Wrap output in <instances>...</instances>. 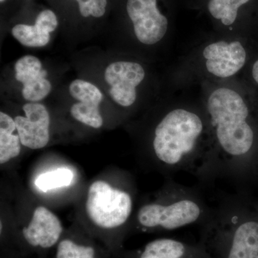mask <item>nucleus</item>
<instances>
[{
	"instance_id": "11",
	"label": "nucleus",
	"mask_w": 258,
	"mask_h": 258,
	"mask_svg": "<svg viewBox=\"0 0 258 258\" xmlns=\"http://www.w3.org/2000/svg\"><path fill=\"white\" fill-rule=\"evenodd\" d=\"M58 22L55 13L45 10L37 15L34 25L19 24L12 30L13 37L23 45L30 47L45 46L50 39V32L55 31Z\"/></svg>"
},
{
	"instance_id": "9",
	"label": "nucleus",
	"mask_w": 258,
	"mask_h": 258,
	"mask_svg": "<svg viewBox=\"0 0 258 258\" xmlns=\"http://www.w3.org/2000/svg\"><path fill=\"white\" fill-rule=\"evenodd\" d=\"M25 116L15 117V121L20 142L31 149H40L50 140V118L45 106L38 103L24 105Z\"/></svg>"
},
{
	"instance_id": "3",
	"label": "nucleus",
	"mask_w": 258,
	"mask_h": 258,
	"mask_svg": "<svg viewBox=\"0 0 258 258\" xmlns=\"http://www.w3.org/2000/svg\"><path fill=\"white\" fill-rule=\"evenodd\" d=\"M158 195L137 212V223L144 230H177L204 223L211 214L212 208L198 188L169 181Z\"/></svg>"
},
{
	"instance_id": "20",
	"label": "nucleus",
	"mask_w": 258,
	"mask_h": 258,
	"mask_svg": "<svg viewBox=\"0 0 258 258\" xmlns=\"http://www.w3.org/2000/svg\"><path fill=\"white\" fill-rule=\"evenodd\" d=\"M47 75V71L44 70L40 77L23 85L22 94L26 101L36 103L42 101L50 93L52 86L46 79Z\"/></svg>"
},
{
	"instance_id": "6",
	"label": "nucleus",
	"mask_w": 258,
	"mask_h": 258,
	"mask_svg": "<svg viewBox=\"0 0 258 258\" xmlns=\"http://www.w3.org/2000/svg\"><path fill=\"white\" fill-rule=\"evenodd\" d=\"M126 10L139 42L155 45L165 36L169 23L158 9L157 0H128Z\"/></svg>"
},
{
	"instance_id": "2",
	"label": "nucleus",
	"mask_w": 258,
	"mask_h": 258,
	"mask_svg": "<svg viewBox=\"0 0 258 258\" xmlns=\"http://www.w3.org/2000/svg\"><path fill=\"white\" fill-rule=\"evenodd\" d=\"M205 113L214 144V179L242 178L252 162L255 132L248 105L238 91L219 87L210 93Z\"/></svg>"
},
{
	"instance_id": "13",
	"label": "nucleus",
	"mask_w": 258,
	"mask_h": 258,
	"mask_svg": "<svg viewBox=\"0 0 258 258\" xmlns=\"http://www.w3.org/2000/svg\"><path fill=\"white\" fill-rule=\"evenodd\" d=\"M189 254V247L181 241L161 238L149 242L138 258H186Z\"/></svg>"
},
{
	"instance_id": "8",
	"label": "nucleus",
	"mask_w": 258,
	"mask_h": 258,
	"mask_svg": "<svg viewBox=\"0 0 258 258\" xmlns=\"http://www.w3.org/2000/svg\"><path fill=\"white\" fill-rule=\"evenodd\" d=\"M203 55L209 74L219 79L235 76L243 68L247 58L245 49L237 40L212 42L205 47Z\"/></svg>"
},
{
	"instance_id": "12",
	"label": "nucleus",
	"mask_w": 258,
	"mask_h": 258,
	"mask_svg": "<svg viewBox=\"0 0 258 258\" xmlns=\"http://www.w3.org/2000/svg\"><path fill=\"white\" fill-rule=\"evenodd\" d=\"M15 119L3 112L0 113V163L4 164L18 157L21 152L19 135H14L16 130Z\"/></svg>"
},
{
	"instance_id": "4",
	"label": "nucleus",
	"mask_w": 258,
	"mask_h": 258,
	"mask_svg": "<svg viewBox=\"0 0 258 258\" xmlns=\"http://www.w3.org/2000/svg\"><path fill=\"white\" fill-rule=\"evenodd\" d=\"M203 224L217 239L225 240V258H258V220L235 195L222 198Z\"/></svg>"
},
{
	"instance_id": "16",
	"label": "nucleus",
	"mask_w": 258,
	"mask_h": 258,
	"mask_svg": "<svg viewBox=\"0 0 258 258\" xmlns=\"http://www.w3.org/2000/svg\"><path fill=\"white\" fill-rule=\"evenodd\" d=\"M15 79L26 84L40 77L43 73L41 61L33 55H25L19 59L15 64Z\"/></svg>"
},
{
	"instance_id": "15",
	"label": "nucleus",
	"mask_w": 258,
	"mask_h": 258,
	"mask_svg": "<svg viewBox=\"0 0 258 258\" xmlns=\"http://www.w3.org/2000/svg\"><path fill=\"white\" fill-rule=\"evenodd\" d=\"M55 258L100 257L94 246L81 243L71 238H64L57 243Z\"/></svg>"
},
{
	"instance_id": "14",
	"label": "nucleus",
	"mask_w": 258,
	"mask_h": 258,
	"mask_svg": "<svg viewBox=\"0 0 258 258\" xmlns=\"http://www.w3.org/2000/svg\"><path fill=\"white\" fill-rule=\"evenodd\" d=\"M249 0H210L208 10L214 18L220 20L225 26L235 23L238 9Z\"/></svg>"
},
{
	"instance_id": "19",
	"label": "nucleus",
	"mask_w": 258,
	"mask_h": 258,
	"mask_svg": "<svg viewBox=\"0 0 258 258\" xmlns=\"http://www.w3.org/2000/svg\"><path fill=\"white\" fill-rule=\"evenodd\" d=\"M69 91L73 98L82 103L100 106L103 101V94L98 88L83 80L77 79L73 81L70 85Z\"/></svg>"
},
{
	"instance_id": "5",
	"label": "nucleus",
	"mask_w": 258,
	"mask_h": 258,
	"mask_svg": "<svg viewBox=\"0 0 258 258\" xmlns=\"http://www.w3.org/2000/svg\"><path fill=\"white\" fill-rule=\"evenodd\" d=\"M133 210L132 195L98 180L88 189L86 212L91 221L103 230H114L128 222Z\"/></svg>"
},
{
	"instance_id": "1",
	"label": "nucleus",
	"mask_w": 258,
	"mask_h": 258,
	"mask_svg": "<svg viewBox=\"0 0 258 258\" xmlns=\"http://www.w3.org/2000/svg\"><path fill=\"white\" fill-rule=\"evenodd\" d=\"M152 152L169 173H190L203 184L215 180L213 140L205 111L175 107L166 112L154 128Z\"/></svg>"
},
{
	"instance_id": "10",
	"label": "nucleus",
	"mask_w": 258,
	"mask_h": 258,
	"mask_svg": "<svg viewBox=\"0 0 258 258\" xmlns=\"http://www.w3.org/2000/svg\"><path fill=\"white\" fill-rule=\"evenodd\" d=\"M62 231L58 217L45 207H38L29 225L23 227L22 236L31 248L47 249L58 243Z\"/></svg>"
},
{
	"instance_id": "18",
	"label": "nucleus",
	"mask_w": 258,
	"mask_h": 258,
	"mask_svg": "<svg viewBox=\"0 0 258 258\" xmlns=\"http://www.w3.org/2000/svg\"><path fill=\"white\" fill-rule=\"evenodd\" d=\"M71 113L75 119L88 126L99 128L103 125V120L100 112L99 105L79 102L71 107Z\"/></svg>"
},
{
	"instance_id": "7",
	"label": "nucleus",
	"mask_w": 258,
	"mask_h": 258,
	"mask_svg": "<svg viewBox=\"0 0 258 258\" xmlns=\"http://www.w3.org/2000/svg\"><path fill=\"white\" fill-rule=\"evenodd\" d=\"M143 66L132 61H118L110 64L104 78L111 86L110 96L120 106H132L137 98V88L145 79Z\"/></svg>"
},
{
	"instance_id": "17",
	"label": "nucleus",
	"mask_w": 258,
	"mask_h": 258,
	"mask_svg": "<svg viewBox=\"0 0 258 258\" xmlns=\"http://www.w3.org/2000/svg\"><path fill=\"white\" fill-rule=\"evenodd\" d=\"M73 179L74 174L70 169H57L39 176L35 181V184L39 189L46 192L49 190L69 186Z\"/></svg>"
},
{
	"instance_id": "23",
	"label": "nucleus",
	"mask_w": 258,
	"mask_h": 258,
	"mask_svg": "<svg viewBox=\"0 0 258 258\" xmlns=\"http://www.w3.org/2000/svg\"><path fill=\"white\" fill-rule=\"evenodd\" d=\"M5 0H0V2H1V3H3V2H4Z\"/></svg>"
},
{
	"instance_id": "22",
	"label": "nucleus",
	"mask_w": 258,
	"mask_h": 258,
	"mask_svg": "<svg viewBox=\"0 0 258 258\" xmlns=\"http://www.w3.org/2000/svg\"><path fill=\"white\" fill-rule=\"evenodd\" d=\"M252 75L255 82L258 83V60L254 62L252 66Z\"/></svg>"
},
{
	"instance_id": "21",
	"label": "nucleus",
	"mask_w": 258,
	"mask_h": 258,
	"mask_svg": "<svg viewBox=\"0 0 258 258\" xmlns=\"http://www.w3.org/2000/svg\"><path fill=\"white\" fill-rule=\"evenodd\" d=\"M79 3V10L84 18L93 16L101 18L106 13L107 0H76Z\"/></svg>"
}]
</instances>
